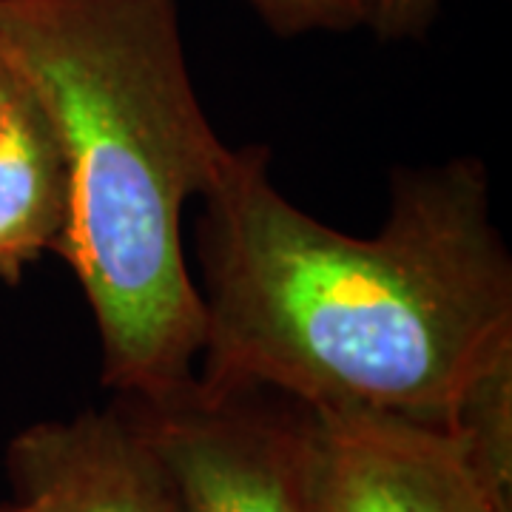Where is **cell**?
Masks as SVG:
<instances>
[{"mask_svg": "<svg viewBox=\"0 0 512 512\" xmlns=\"http://www.w3.org/2000/svg\"><path fill=\"white\" fill-rule=\"evenodd\" d=\"M268 168V148H231L202 197L197 382L450 427L512 353V259L484 163L396 171L376 237L305 214Z\"/></svg>", "mask_w": 512, "mask_h": 512, "instance_id": "6da1fadb", "label": "cell"}, {"mask_svg": "<svg viewBox=\"0 0 512 512\" xmlns=\"http://www.w3.org/2000/svg\"><path fill=\"white\" fill-rule=\"evenodd\" d=\"M0 46L66 157L57 256L92 308L103 384L140 402L180 393L205 333L183 214L231 148L194 89L177 0H0Z\"/></svg>", "mask_w": 512, "mask_h": 512, "instance_id": "7a4b0ae2", "label": "cell"}, {"mask_svg": "<svg viewBox=\"0 0 512 512\" xmlns=\"http://www.w3.org/2000/svg\"><path fill=\"white\" fill-rule=\"evenodd\" d=\"M117 402L174 478L185 512H322L302 404L265 390L217 393L197 379L157 402Z\"/></svg>", "mask_w": 512, "mask_h": 512, "instance_id": "3957f363", "label": "cell"}, {"mask_svg": "<svg viewBox=\"0 0 512 512\" xmlns=\"http://www.w3.org/2000/svg\"><path fill=\"white\" fill-rule=\"evenodd\" d=\"M322 512H510L450 427L359 407H302Z\"/></svg>", "mask_w": 512, "mask_h": 512, "instance_id": "277c9868", "label": "cell"}, {"mask_svg": "<svg viewBox=\"0 0 512 512\" xmlns=\"http://www.w3.org/2000/svg\"><path fill=\"white\" fill-rule=\"evenodd\" d=\"M6 476L32 512H185L174 478L117 399L23 427L6 447Z\"/></svg>", "mask_w": 512, "mask_h": 512, "instance_id": "5b68a950", "label": "cell"}, {"mask_svg": "<svg viewBox=\"0 0 512 512\" xmlns=\"http://www.w3.org/2000/svg\"><path fill=\"white\" fill-rule=\"evenodd\" d=\"M69 168L49 114L32 89L0 123V279L18 288L29 265L57 254L69 228Z\"/></svg>", "mask_w": 512, "mask_h": 512, "instance_id": "8992f818", "label": "cell"}, {"mask_svg": "<svg viewBox=\"0 0 512 512\" xmlns=\"http://www.w3.org/2000/svg\"><path fill=\"white\" fill-rule=\"evenodd\" d=\"M478 478L512 512V353L467 387L450 421Z\"/></svg>", "mask_w": 512, "mask_h": 512, "instance_id": "52a82bcc", "label": "cell"}, {"mask_svg": "<svg viewBox=\"0 0 512 512\" xmlns=\"http://www.w3.org/2000/svg\"><path fill=\"white\" fill-rule=\"evenodd\" d=\"M259 20L279 37L367 29L370 0H245Z\"/></svg>", "mask_w": 512, "mask_h": 512, "instance_id": "ba28073f", "label": "cell"}, {"mask_svg": "<svg viewBox=\"0 0 512 512\" xmlns=\"http://www.w3.org/2000/svg\"><path fill=\"white\" fill-rule=\"evenodd\" d=\"M441 0H370L367 29L382 40L421 37L439 15Z\"/></svg>", "mask_w": 512, "mask_h": 512, "instance_id": "9c48e42d", "label": "cell"}, {"mask_svg": "<svg viewBox=\"0 0 512 512\" xmlns=\"http://www.w3.org/2000/svg\"><path fill=\"white\" fill-rule=\"evenodd\" d=\"M20 86H23V77L15 69V63L9 60V55L3 52V46H0V123H3V117H6V111L12 106V100L18 97Z\"/></svg>", "mask_w": 512, "mask_h": 512, "instance_id": "30bf717a", "label": "cell"}, {"mask_svg": "<svg viewBox=\"0 0 512 512\" xmlns=\"http://www.w3.org/2000/svg\"><path fill=\"white\" fill-rule=\"evenodd\" d=\"M0 512H32V507H26V504L15 501V504H6V507H0Z\"/></svg>", "mask_w": 512, "mask_h": 512, "instance_id": "8fae6325", "label": "cell"}]
</instances>
